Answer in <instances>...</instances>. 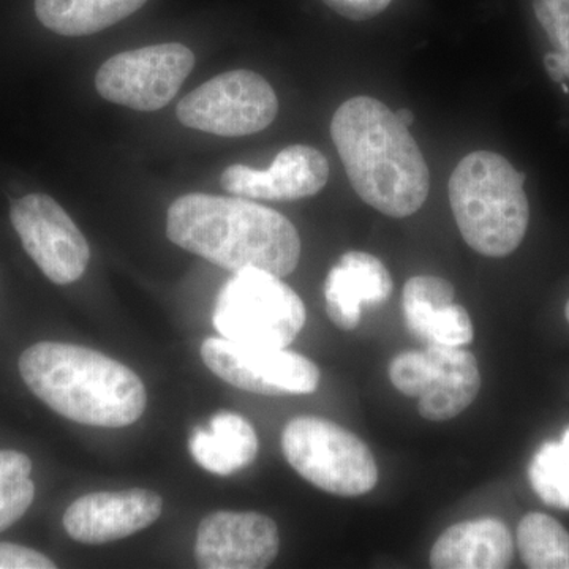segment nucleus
Here are the masks:
<instances>
[{"label": "nucleus", "instance_id": "f257e3e1", "mask_svg": "<svg viewBox=\"0 0 569 569\" xmlns=\"http://www.w3.org/2000/svg\"><path fill=\"white\" fill-rule=\"evenodd\" d=\"M331 137L355 192L365 203L403 219L426 203L430 173L418 142L396 112L372 97L340 104Z\"/></svg>", "mask_w": 569, "mask_h": 569}, {"label": "nucleus", "instance_id": "f03ea898", "mask_svg": "<svg viewBox=\"0 0 569 569\" xmlns=\"http://www.w3.org/2000/svg\"><path fill=\"white\" fill-rule=\"evenodd\" d=\"M173 244L227 271L261 269L287 277L298 268L301 238L287 217L241 197L190 193L167 213Z\"/></svg>", "mask_w": 569, "mask_h": 569}, {"label": "nucleus", "instance_id": "7ed1b4c3", "mask_svg": "<svg viewBox=\"0 0 569 569\" xmlns=\"http://www.w3.org/2000/svg\"><path fill=\"white\" fill-rule=\"evenodd\" d=\"M20 372L33 395L51 410L80 425L130 426L148 406L141 378L91 348L36 343L21 355Z\"/></svg>", "mask_w": 569, "mask_h": 569}, {"label": "nucleus", "instance_id": "20e7f679", "mask_svg": "<svg viewBox=\"0 0 569 569\" xmlns=\"http://www.w3.org/2000/svg\"><path fill=\"white\" fill-rule=\"evenodd\" d=\"M519 173L500 153L477 151L460 160L449 179V203L460 234L475 252L501 258L526 238L530 206Z\"/></svg>", "mask_w": 569, "mask_h": 569}, {"label": "nucleus", "instance_id": "39448f33", "mask_svg": "<svg viewBox=\"0 0 569 569\" xmlns=\"http://www.w3.org/2000/svg\"><path fill=\"white\" fill-rule=\"evenodd\" d=\"M212 323L231 342L287 348L305 328L306 306L280 277L261 269H242L217 296Z\"/></svg>", "mask_w": 569, "mask_h": 569}, {"label": "nucleus", "instance_id": "423d86ee", "mask_svg": "<svg viewBox=\"0 0 569 569\" xmlns=\"http://www.w3.org/2000/svg\"><path fill=\"white\" fill-rule=\"evenodd\" d=\"M282 451L310 485L339 497H361L376 488V458L365 441L336 422L318 417L291 419Z\"/></svg>", "mask_w": 569, "mask_h": 569}, {"label": "nucleus", "instance_id": "0eeeda50", "mask_svg": "<svg viewBox=\"0 0 569 569\" xmlns=\"http://www.w3.org/2000/svg\"><path fill=\"white\" fill-rule=\"evenodd\" d=\"M277 112L274 89L252 70L224 71L187 93L176 108L182 126L228 138L268 129Z\"/></svg>", "mask_w": 569, "mask_h": 569}, {"label": "nucleus", "instance_id": "6e6552de", "mask_svg": "<svg viewBox=\"0 0 569 569\" xmlns=\"http://www.w3.org/2000/svg\"><path fill=\"white\" fill-rule=\"evenodd\" d=\"M389 378L402 395L419 399V415L433 422L459 417L481 389L477 358L458 347L426 346L397 355Z\"/></svg>", "mask_w": 569, "mask_h": 569}, {"label": "nucleus", "instance_id": "1a4fd4ad", "mask_svg": "<svg viewBox=\"0 0 569 569\" xmlns=\"http://www.w3.org/2000/svg\"><path fill=\"white\" fill-rule=\"evenodd\" d=\"M193 67L194 54L186 44H152L108 59L97 71L96 88L108 102L157 111L174 99Z\"/></svg>", "mask_w": 569, "mask_h": 569}, {"label": "nucleus", "instance_id": "9d476101", "mask_svg": "<svg viewBox=\"0 0 569 569\" xmlns=\"http://www.w3.org/2000/svg\"><path fill=\"white\" fill-rule=\"evenodd\" d=\"M201 358L213 376L253 395H312L320 383V369L284 348L249 347L211 337L201 346Z\"/></svg>", "mask_w": 569, "mask_h": 569}, {"label": "nucleus", "instance_id": "9b49d317", "mask_svg": "<svg viewBox=\"0 0 569 569\" xmlns=\"http://www.w3.org/2000/svg\"><path fill=\"white\" fill-rule=\"evenodd\" d=\"M10 219L26 252L51 282L69 284L81 279L91 250L58 201L43 193L26 194L11 203Z\"/></svg>", "mask_w": 569, "mask_h": 569}, {"label": "nucleus", "instance_id": "f8f14e48", "mask_svg": "<svg viewBox=\"0 0 569 569\" xmlns=\"http://www.w3.org/2000/svg\"><path fill=\"white\" fill-rule=\"evenodd\" d=\"M277 523L260 512L217 511L198 527L194 559L206 569H260L279 553Z\"/></svg>", "mask_w": 569, "mask_h": 569}, {"label": "nucleus", "instance_id": "ddd939ff", "mask_svg": "<svg viewBox=\"0 0 569 569\" xmlns=\"http://www.w3.org/2000/svg\"><path fill=\"white\" fill-rule=\"evenodd\" d=\"M328 159L307 144H293L277 153L268 170L231 164L220 176V186L247 200L296 201L313 197L328 183Z\"/></svg>", "mask_w": 569, "mask_h": 569}, {"label": "nucleus", "instance_id": "4468645a", "mask_svg": "<svg viewBox=\"0 0 569 569\" xmlns=\"http://www.w3.org/2000/svg\"><path fill=\"white\" fill-rule=\"evenodd\" d=\"M162 509V497L148 489L92 492L70 505L63 529L74 541L104 545L148 529Z\"/></svg>", "mask_w": 569, "mask_h": 569}, {"label": "nucleus", "instance_id": "2eb2a0df", "mask_svg": "<svg viewBox=\"0 0 569 569\" xmlns=\"http://www.w3.org/2000/svg\"><path fill=\"white\" fill-rule=\"evenodd\" d=\"M391 274L383 261L367 252L351 250L332 266L325 283L326 310L342 331H353L362 306H378L392 293Z\"/></svg>", "mask_w": 569, "mask_h": 569}, {"label": "nucleus", "instance_id": "dca6fc26", "mask_svg": "<svg viewBox=\"0 0 569 569\" xmlns=\"http://www.w3.org/2000/svg\"><path fill=\"white\" fill-rule=\"evenodd\" d=\"M515 542L501 520H467L449 527L433 545L430 567L436 569H503L511 565Z\"/></svg>", "mask_w": 569, "mask_h": 569}, {"label": "nucleus", "instance_id": "f3484780", "mask_svg": "<svg viewBox=\"0 0 569 569\" xmlns=\"http://www.w3.org/2000/svg\"><path fill=\"white\" fill-rule=\"evenodd\" d=\"M189 449L194 462L206 471L230 477L257 458L258 437L241 415L220 411L213 415L209 429L194 427Z\"/></svg>", "mask_w": 569, "mask_h": 569}, {"label": "nucleus", "instance_id": "a211bd4d", "mask_svg": "<svg viewBox=\"0 0 569 569\" xmlns=\"http://www.w3.org/2000/svg\"><path fill=\"white\" fill-rule=\"evenodd\" d=\"M148 0H36L44 28L63 37H84L126 20Z\"/></svg>", "mask_w": 569, "mask_h": 569}, {"label": "nucleus", "instance_id": "6ab92c4d", "mask_svg": "<svg viewBox=\"0 0 569 569\" xmlns=\"http://www.w3.org/2000/svg\"><path fill=\"white\" fill-rule=\"evenodd\" d=\"M518 546L531 569H569V533L548 515L530 512L520 520Z\"/></svg>", "mask_w": 569, "mask_h": 569}, {"label": "nucleus", "instance_id": "aec40b11", "mask_svg": "<svg viewBox=\"0 0 569 569\" xmlns=\"http://www.w3.org/2000/svg\"><path fill=\"white\" fill-rule=\"evenodd\" d=\"M32 462L13 449L0 451V533L31 508L36 485L31 479Z\"/></svg>", "mask_w": 569, "mask_h": 569}, {"label": "nucleus", "instance_id": "412c9836", "mask_svg": "<svg viewBox=\"0 0 569 569\" xmlns=\"http://www.w3.org/2000/svg\"><path fill=\"white\" fill-rule=\"evenodd\" d=\"M455 298V287L441 277H411L402 295L403 318L410 335L426 343L430 320L438 310L452 305Z\"/></svg>", "mask_w": 569, "mask_h": 569}, {"label": "nucleus", "instance_id": "4be33fe9", "mask_svg": "<svg viewBox=\"0 0 569 569\" xmlns=\"http://www.w3.org/2000/svg\"><path fill=\"white\" fill-rule=\"evenodd\" d=\"M531 488L549 507L569 511V456L557 441L538 449L529 467Z\"/></svg>", "mask_w": 569, "mask_h": 569}, {"label": "nucleus", "instance_id": "5701e85b", "mask_svg": "<svg viewBox=\"0 0 569 569\" xmlns=\"http://www.w3.org/2000/svg\"><path fill=\"white\" fill-rule=\"evenodd\" d=\"M473 323L462 306L449 305L438 310L427 329L426 346L467 347L473 342Z\"/></svg>", "mask_w": 569, "mask_h": 569}, {"label": "nucleus", "instance_id": "b1692460", "mask_svg": "<svg viewBox=\"0 0 569 569\" xmlns=\"http://www.w3.org/2000/svg\"><path fill=\"white\" fill-rule=\"evenodd\" d=\"M533 10L556 52L569 58V0H533Z\"/></svg>", "mask_w": 569, "mask_h": 569}, {"label": "nucleus", "instance_id": "393cba45", "mask_svg": "<svg viewBox=\"0 0 569 569\" xmlns=\"http://www.w3.org/2000/svg\"><path fill=\"white\" fill-rule=\"evenodd\" d=\"M54 561L39 550L0 542V569H54Z\"/></svg>", "mask_w": 569, "mask_h": 569}, {"label": "nucleus", "instance_id": "a878e982", "mask_svg": "<svg viewBox=\"0 0 569 569\" xmlns=\"http://www.w3.org/2000/svg\"><path fill=\"white\" fill-rule=\"evenodd\" d=\"M329 9L351 21H367L388 9L392 0H323Z\"/></svg>", "mask_w": 569, "mask_h": 569}, {"label": "nucleus", "instance_id": "bb28decb", "mask_svg": "<svg viewBox=\"0 0 569 569\" xmlns=\"http://www.w3.org/2000/svg\"><path fill=\"white\" fill-rule=\"evenodd\" d=\"M545 66L550 80L560 82V84L561 82H565V74L560 69L559 56H557V52H549V54H546Z\"/></svg>", "mask_w": 569, "mask_h": 569}, {"label": "nucleus", "instance_id": "cd10ccee", "mask_svg": "<svg viewBox=\"0 0 569 569\" xmlns=\"http://www.w3.org/2000/svg\"><path fill=\"white\" fill-rule=\"evenodd\" d=\"M396 118L406 127H410L415 122V114L408 108H400L396 111Z\"/></svg>", "mask_w": 569, "mask_h": 569}, {"label": "nucleus", "instance_id": "c85d7f7f", "mask_svg": "<svg viewBox=\"0 0 569 569\" xmlns=\"http://www.w3.org/2000/svg\"><path fill=\"white\" fill-rule=\"evenodd\" d=\"M561 447L565 448V451L568 452V456H569V427L567 430H565V433H563V438H561Z\"/></svg>", "mask_w": 569, "mask_h": 569}, {"label": "nucleus", "instance_id": "c756f323", "mask_svg": "<svg viewBox=\"0 0 569 569\" xmlns=\"http://www.w3.org/2000/svg\"><path fill=\"white\" fill-rule=\"evenodd\" d=\"M565 313H567V320L569 323V301L567 302V309H565Z\"/></svg>", "mask_w": 569, "mask_h": 569}]
</instances>
